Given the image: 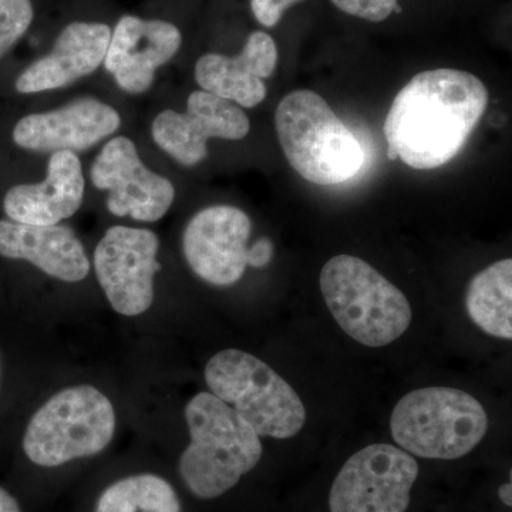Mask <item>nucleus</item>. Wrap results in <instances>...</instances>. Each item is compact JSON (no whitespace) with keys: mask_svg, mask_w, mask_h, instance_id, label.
Listing matches in <instances>:
<instances>
[{"mask_svg":"<svg viewBox=\"0 0 512 512\" xmlns=\"http://www.w3.org/2000/svg\"><path fill=\"white\" fill-rule=\"evenodd\" d=\"M191 441L180 458V476L195 497L214 500L234 488L261 461V439L227 403L195 394L184 410Z\"/></svg>","mask_w":512,"mask_h":512,"instance_id":"2","label":"nucleus"},{"mask_svg":"<svg viewBox=\"0 0 512 512\" xmlns=\"http://www.w3.org/2000/svg\"><path fill=\"white\" fill-rule=\"evenodd\" d=\"M119 111L94 97H83L59 109L23 117L13 128V141L37 153L89 150L116 133Z\"/></svg>","mask_w":512,"mask_h":512,"instance_id":"13","label":"nucleus"},{"mask_svg":"<svg viewBox=\"0 0 512 512\" xmlns=\"http://www.w3.org/2000/svg\"><path fill=\"white\" fill-rule=\"evenodd\" d=\"M336 8L367 22H383L392 15L399 0H332Z\"/></svg>","mask_w":512,"mask_h":512,"instance_id":"22","label":"nucleus"},{"mask_svg":"<svg viewBox=\"0 0 512 512\" xmlns=\"http://www.w3.org/2000/svg\"><path fill=\"white\" fill-rule=\"evenodd\" d=\"M417 477L412 454L392 444H370L353 454L333 481L330 512H406Z\"/></svg>","mask_w":512,"mask_h":512,"instance_id":"8","label":"nucleus"},{"mask_svg":"<svg viewBox=\"0 0 512 512\" xmlns=\"http://www.w3.org/2000/svg\"><path fill=\"white\" fill-rule=\"evenodd\" d=\"M488 104L484 83L457 69L416 74L393 100L384 137L389 160L434 170L463 150Z\"/></svg>","mask_w":512,"mask_h":512,"instance_id":"1","label":"nucleus"},{"mask_svg":"<svg viewBox=\"0 0 512 512\" xmlns=\"http://www.w3.org/2000/svg\"><path fill=\"white\" fill-rule=\"evenodd\" d=\"M32 20L30 0H0V59L28 32Z\"/></svg>","mask_w":512,"mask_h":512,"instance_id":"21","label":"nucleus"},{"mask_svg":"<svg viewBox=\"0 0 512 512\" xmlns=\"http://www.w3.org/2000/svg\"><path fill=\"white\" fill-rule=\"evenodd\" d=\"M83 167L73 151H56L47 163L45 181L10 188L3 208L10 221L28 225H57L72 218L84 200Z\"/></svg>","mask_w":512,"mask_h":512,"instance_id":"17","label":"nucleus"},{"mask_svg":"<svg viewBox=\"0 0 512 512\" xmlns=\"http://www.w3.org/2000/svg\"><path fill=\"white\" fill-rule=\"evenodd\" d=\"M302 0H251L252 13L265 28H274L281 22L286 10Z\"/></svg>","mask_w":512,"mask_h":512,"instance_id":"23","label":"nucleus"},{"mask_svg":"<svg viewBox=\"0 0 512 512\" xmlns=\"http://www.w3.org/2000/svg\"><path fill=\"white\" fill-rule=\"evenodd\" d=\"M211 393L231 406L259 437L292 439L305 426L301 397L271 366L242 350L217 353L205 366Z\"/></svg>","mask_w":512,"mask_h":512,"instance_id":"7","label":"nucleus"},{"mask_svg":"<svg viewBox=\"0 0 512 512\" xmlns=\"http://www.w3.org/2000/svg\"><path fill=\"white\" fill-rule=\"evenodd\" d=\"M90 178L94 187L109 191L107 210L116 217L141 222L161 220L175 200L168 178L147 168L130 138H111L96 157Z\"/></svg>","mask_w":512,"mask_h":512,"instance_id":"10","label":"nucleus"},{"mask_svg":"<svg viewBox=\"0 0 512 512\" xmlns=\"http://www.w3.org/2000/svg\"><path fill=\"white\" fill-rule=\"evenodd\" d=\"M320 291L340 328L369 348L390 345L412 323L406 295L356 256L338 255L326 262Z\"/></svg>","mask_w":512,"mask_h":512,"instance_id":"4","label":"nucleus"},{"mask_svg":"<svg viewBox=\"0 0 512 512\" xmlns=\"http://www.w3.org/2000/svg\"><path fill=\"white\" fill-rule=\"evenodd\" d=\"M393 440L406 453L457 460L484 439L488 417L476 397L453 387H424L406 394L390 419Z\"/></svg>","mask_w":512,"mask_h":512,"instance_id":"5","label":"nucleus"},{"mask_svg":"<svg viewBox=\"0 0 512 512\" xmlns=\"http://www.w3.org/2000/svg\"><path fill=\"white\" fill-rule=\"evenodd\" d=\"M183 43L180 30L165 20L123 16L111 32L104 67L121 90L147 92L156 72L170 62Z\"/></svg>","mask_w":512,"mask_h":512,"instance_id":"14","label":"nucleus"},{"mask_svg":"<svg viewBox=\"0 0 512 512\" xmlns=\"http://www.w3.org/2000/svg\"><path fill=\"white\" fill-rule=\"evenodd\" d=\"M498 497L503 501L504 505L507 507H511L512 505V483L511 480L508 483L501 485L500 490H498Z\"/></svg>","mask_w":512,"mask_h":512,"instance_id":"26","label":"nucleus"},{"mask_svg":"<svg viewBox=\"0 0 512 512\" xmlns=\"http://www.w3.org/2000/svg\"><path fill=\"white\" fill-rule=\"evenodd\" d=\"M0 382H2V356H0Z\"/></svg>","mask_w":512,"mask_h":512,"instance_id":"27","label":"nucleus"},{"mask_svg":"<svg viewBox=\"0 0 512 512\" xmlns=\"http://www.w3.org/2000/svg\"><path fill=\"white\" fill-rule=\"evenodd\" d=\"M0 512H22L18 500L3 487H0Z\"/></svg>","mask_w":512,"mask_h":512,"instance_id":"25","label":"nucleus"},{"mask_svg":"<svg viewBox=\"0 0 512 512\" xmlns=\"http://www.w3.org/2000/svg\"><path fill=\"white\" fill-rule=\"evenodd\" d=\"M116 433V412L106 394L89 384L60 390L30 419L23 451L33 464L59 467L106 450Z\"/></svg>","mask_w":512,"mask_h":512,"instance_id":"6","label":"nucleus"},{"mask_svg":"<svg viewBox=\"0 0 512 512\" xmlns=\"http://www.w3.org/2000/svg\"><path fill=\"white\" fill-rule=\"evenodd\" d=\"M251 123L232 101L197 90L187 100V110H165L151 124L154 143L178 164L194 167L208 156V140H242Z\"/></svg>","mask_w":512,"mask_h":512,"instance_id":"11","label":"nucleus"},{"mask_svg":"<svg viewBox=\"0 0 512 512\" xmlns=\"http://www.w3.org/2000/svg\"><path fill=\"white\" fill-rule=\"evenodd\" d=\"M0 255L23 259L63 282H80L90 261L80 239L67 225H28L0 221Z\"/></svg>","mask_w":512,"mask_h":512,"instance_id":"18","label":"nucleus"},{"mask_svg":"<svg viewBox=\"0 0 512 512\" xmlns=\"http://www.w3.org/2000/svg\"><path fill=\"white\" fill-rule=\"evenodd\" d=\"M160 239L146 228L114 225L94 251V272L110 302L123 316L143 315L154 302V276L160 271Z\"/></svg>","mask_w":512,"mask_h":512,"instance_id":"9","label":"nucleus"},{"mask_svg":"<svg viewBox=\"0 0 512 512\" xmlns=\"http://www.w3.org/2000/svg\"><path fill=\"white\" fill-rule=\"evenodd\" d=\"M272 256H274V245H272L271 239H258L252 248H248V265L254 266V268H264L271 262Z\"/></svg>","mask_w":512,"mask_h":512,"instance_id":"24","label":"nucleus"},{"mask_svg":"<svg viewBox=\"0 0 512 512\" xmlns=\"http://www.w3.org/2000/svg\"><path fill=\"white\" fill-rule=\"evenodd\" d=\"M466 306L471 320L493 338L512 339V261L503 259L474 276Z\"/></svg>","mask_w":512,"mask_h":512,"instance_id":"19","label":"nucleus"},{"mask_svg":"<svg viewBox=\"0 0 512 512\" xmlns=\"http://www.w3.org/2000/svg\"><path fill=\"white\" fill-rule=\"evenodd\" d=\"M96 512H181V504L173 485L146 473L109 485L97 501Z\"/></svg>","mask_w":512,"mask_h":512,"instance_id":"20","label":"nucleus"},{"mask_svg":"<svg viewBox=\"0 0 512 512\" xmlns=\"http://www.w3.org/2000/svg\"><path fill=\"white\" fill-rule=\"evenodd\" d=\"M111 29L104 23L73 22L56 39L52 52L23 70L16 80L22 94L63 89L96 72L104 63Z\"/></svg>","mask_w":512,"mask_h":512,"instance_id":"16","label":"nucleus"},{"mask_svg":"<svg viewBox=\"0 0 512 512\" xmlns=\"http://www.w3.org/2000/svg\"><path fill=\"white\" fill-rule=\"evenodd\" d=\"M251 232V218L239 208L231 205L204 208L184 229L185 261L207 284H237L248 266Z\"/></svg>","mask_w":512,"mask_h":512,"instance_id":"12","label":"nucleus"},{"mask_svg":"<svg viewBox=\"0 0 512 512\" xmlns=\"http://www.w3.org/2000/svg\"><path fill=\"white\" fill-rule=\"evenodd\" d=\"M276 134L288 163L312 184L336 185L352 180L365 161L357 138L311 90L285 96L275 113Z\"/></svg>","mask_w":512,"mask_h":512,"instance_id":"3","label":"nucleus"},{"mask_svg":"<svg viewBox=\"0 0 512 512\" xmlns=\"http://www.w3.org/2000/svg\"><path fill=\"white\" fill-rule=\"evenodd\" d=\"M278 64V49L268 33L254 32L237 57L208 53L195 64V80L204 92L254 109L266 97L264 79Z\"/></svg>","mask_w":512,"mask_h":512,"instance_id":"15","label":"nucleus"}]
</instances>
